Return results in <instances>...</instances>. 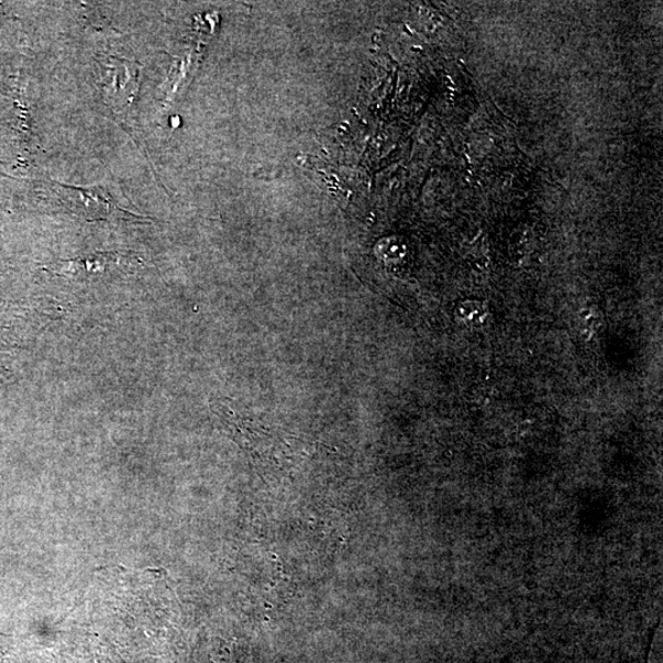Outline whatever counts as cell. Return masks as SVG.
I'll return each instance as SVG.
<instances>
[{
    "label": "cell",
    "instance_id": "cell-2",
    "mask_svg": "<svg viewBox=\"0 0 663 663\" xmlns=\"http://www.w3.org/2000/svg\"><path fill=\"white\" fill-rule=\"evenodd\" d=\"M603 323L601 310L596 308L583 309L578 316V329L585 336H593L597 333Z\"/></svg>",
    "mask_w": 663,
    "mask_h": 663
},
{
    "label": "cell",
    "instance_id": "cell-1",
    "mask_svg": "<svg viewBox=\"0 0 663 663\" xmlns=\"http://www.w3.org/2000/svg\"><path fill=\"white\" fill-rule=\"evenodd\" d=\"M457 313L462 322L468 325L469 329L484 328L490 318L487 303L478 300L463 301Z\"/></svg>",
    "mask_w": 663,
    "mask_h": 663
}]
</instances>
